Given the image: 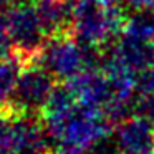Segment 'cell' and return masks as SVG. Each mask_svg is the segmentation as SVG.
<instances>
[{
    "label": "cell",
    "instance_id": "3957f363",
    "mask_svg": "<svg viewBox=\"0 0 154 154\" xmlns=\"http://www.w3.org/2000/svg\"><path fill=\"white\" fill-rule=\"evenodd\" d=\"M119 154H154V123L133 114L119 121L114 134Z\"/></svg>",
    "mask_w": 154,
    "mask_h": 154
},
{
    "label": "cell",
    "instance_id": "277c9868",
    "mask_svg": "<svg viewBox=\"0 0 154 154\" xmlns=\"http://www.w3.org/2000/svg\"><path fill=\"white\" fill-rule=\"evenodd\" d=\"M25 63L18 58V60H2L0 61V111L7 109L10 104V100L14 96L15 86L18 83L22 68Z\"/></svg>",
    "mask_w": 154,
    "mask_h": 154
},
{
    "label": "cell",
    "instance_id": "5b68a950",
    "mask_svg": "<svg viewBox=\"0 0 154 154\" xmlns=\"http://www.w3.org/2000/svg\"><path fill=\"white\" fill-rule=\"evenodd\" d=\"M134 114L154 123V93L139 94V98L134 100Z\"/></svg>",
    "mask_w": 154,
    "mask_h": 154
},
{
    "label": "cell",
    "instance_id": "52a82bcc",
    "mask_svg": "<svg viewBox=\"0 0 154 154\" xmlns=\"http://www.w3.org/2000/svg\"><path fill=\"white\" fill-rule=\"evenodd\" d=\"M5 55H7V45L0 40V61L5 60Z\"/></svg>",
    "mask_w": 154,
    "mask_h": 154
},
{
    "label": "cell",
    "instance_id": "6da1fadb",
    "mask_svg": "<svg viewBox=\"0 0 154 154\" xmlns=\"http://www.w3.org/2000/svg\"><path fill=\"white\" fill-rule=\"evenodd\" d=\"M55 88L57 78L50 71L42 65L27 63L22 68L10 104L0 113L17 118H37L38 114H43Z\"/></svg>",
    "mask_w": 154,
    "mask_h": 154
},
{
    "label": "cell",
    "instance_id": "8992f818",
    "mask_svg": "<svg viewBox=\"0 0 154 154\" xmlns=\"http://www.w3.org/2000/svg\"><path fill=\"white\" fill-rule=\"evenodd\" d=\"M134 83H136V91L139 94L154 93V63L139 71L134 76Z\"/></svg>",
    "mask_w": 154,
    "mask_h": 154
},
{
    "label": "cell",
    "instance_id": "7a4b0ae2",
    "mask_svg": "<svg viewBox=\"0 0 154 154\" xmlns=\"http://www.w3.org/2000/svg\"><path fill=\"white\" fill-rule=\"evenodd\" d=\"M40 65L48 70L57 80L71 81L78 78L80 75L86 73L94 68V61L90 55L83 53L81 50L75 48L68 43H57L40 53Z\"/></svg>",
    "mask_w": 154,
    "mask_h": 154
}]
</instances>
